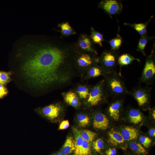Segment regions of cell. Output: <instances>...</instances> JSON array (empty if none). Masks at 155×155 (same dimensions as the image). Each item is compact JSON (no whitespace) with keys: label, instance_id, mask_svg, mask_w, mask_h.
Here are the masks:
<instances>
[{"label":"cell","instance_id":"obj_1","mask_svg":"<svg viewBox=\"0 0 155 155\" xmlns=\"http://www.w3.org/2000/svg\"><path fill=\"white\" fill-rule=\"evenodd\" d=\"M61 38L56 43H29L18 52L20 73L34 87L44 89L69 84L75 73L73 44Z\"/></svg>","mask_w":155,"mask_h":155},{"label":"cell","instance_id":"obj_2","mask_svg":"<svg viewBox=\"0 0 155 155\" xmlns=\"http://www.w3.org/2000/svg\"><path fill=\"white\" fill-rule=\"evenodd\" d=\"M105 84L109 94L114 96L129 94V91L120 75L116 71L107 74L104 77Z\"/></svg>","mask_w":155,"mask_h":155},{"label":"cell","instance_id":"obj_3","mask_svg":"<svg viewBox=\"0 0 155 155\" xmlns=\"http://www.w3.org/2000/svg\"><path fill=\"white\" fill-rule=\"evenodd\" d=\"M74 57V64L76 70L82 75L85 74L91 66L98 63L97 55L77 50Z\"/></svg>","mask_w":155,"mask_h":155},{"label":"cell","instance_id":"obj_4","mask_svg":"<svg viewBox=\"0 0 155 155\" xmlns=\"http://www.w3.org/2000/svg\"><path fill=\"white\" fill-rule=\"evenodd\" d=\"M109 94L104 80H101L92 87L86 99V104L89 107L96 106L105 100Z\"/></svg>","mask_w":155,"mask_h":155},{"label":"cell","instance_id":"obj_5","mask_svg":"<svg viewBox=\"0 0 155 155\" xmlns=\"http://www.w3.org/2000/svg\"><path fill=\"white\" fill-rule=\"evenodd\" d=\"M119 56L118 50H105L98 57V64L103 68L107 74L115 72Z\"/></svg>","mask_w":155,"mask_h":155},{"label":"cell","instance_id":"obj_6","mask_svg":"<svg viewBox=\"0 0 155 155\" xmlns=\"http://www.w3.org/2000/svg\"><path fill=\"white\" fill-rule=\"evenodd\" d=\"M155 78V57L154 50L146 59L140 82L147 85L153 84Z\"/></svg>","mask_w":155,"mask_h":155},{"label":"cell","instance_id":"obj_7","mask_svg":"<svg viewBox=\"0 0 155 155\" xmlns=\"http://www.w3.org/2000/svg\"><path fill=\"white\" fill-rule=\"evenodd\" d=\"M152 88L147 86H137L129 91L141 107H145L149 103Z\"/></svg>","mask_w":155,"mask_h":155},{"label":"cell","instance_id":"obj_8","mask_svg":"<svg viewBox=\"0 0 155 155\" xmlns=\"http://www.w3.org/2000/svg\"><path fill=\"white\" fill-rule=\"evenodd\" d=\"M62 106L60 104H52L35 110L36 112L52 122L56 121L63 111Z\"/></svg>","mask_w":155,"mask_h":155},{"label":"cell","instance_id":"obj_9","mask_svg":"<svg viewBox=\"0 0 155 155\" xmlns=\"http://www.w3.org/2000/svg\"><path fill=\"white\" fill-rule=\"evenodd\" d=\"M98 6L111 17L119 14L121 12L123 7L121 1L117 0H102L99 3Z\"/></svg>","mask_w":155,"mask_h":155},{"label":"cell","instance_id":"obj_10","mask_svg":"<svg viewBox=\"0 0 155 155\" xmlns=\"http://www.w3.org/2000/svg\"><path fill=\"white\" fill-rule=\"evenodd\" d=\"M78 50L97 55V53L90 36L83 34L80 35L77 42L74 44Z\"/></svg>","mask_w":155,"mask_h":155},{"label":"cell","instance_id":"obj_11","mask_svg":"<svg viewBox=\"0 0 155 155\" xmlns=\"http://www.w3.org/2000/svg\"><path fill=\"white\" fill-rule=\"evenodd\" d=\"M93 124L95 128L105 130L108 127L109 121L106 115L101 112H97L94 114Z\"/></svg>","mask_w":155,"mask_h":155},{"label":"cell","instance_id":"obj_12","mask_svg":"<svg viewBox=\"0 0 155 155\" xmlns=\"http://www.w3.org/2000/svg\"><path fill=\"white\" fill-rule=\"evenodd\" d=\"M85 78L89 79L100 76H105L107 74L103 68L98 63L92 66L87 70L85 74Z\"/></svg>","mask_w":155,"mask_h":155},{"label":"cell","instance_id":"obj_13","mask_svg":"<svg viewBox=\"0 0 155 155\" xmlns=\"http://www.w3.org/2000/svg\"><path fill=\"white\" fill-rule=\"evenodd\" d=\"M63 94L64 100L67 104L75 108L80 106L79 98L75 92L70 91Z\"/></svg>","mask_w":155,"mask_h":155},{"label":"cell","instance_id":"obj_14","mask_svg":"<svg viewBox=\"0 0 155 155\" xmlns=\"http://www.w3.org/2000/svg\"><path fill=\"white\" fill-rule=\"evenodd\" d=\"M122 101L117 100L111 103L108 109V112L110 117L118 121L120 116L122 106Z\"/></svg>","mask_w":155,"mask_h":155},{"label":"cell","instance_id":"obj_15","mask_svg":"<svg viewBox=\"0 0 155 155\" xmlns=\"http://www.w3.org/2000/svg\"><path fill=\"white\" fill-rule=\"evenodd\" d=\"M138 131L133 127L127 126L121 131V134L124 140L130 141L136 139L138 135Z\"/></svg>","mask_w":155,"mask_h":155},{"label":"cell","instance_id":"obj_16","mask_svg":"<svg viewBox=\"0 0 155 155\" xmlns=\"http://www.w3.org/2000/svg\"><path fill=\"white\" fill-rule=\"evenodd\" d=\"M75 150V142L73 137L68 136L60 152L63 155H68L74 152Z\"/></svg>","mask_w":155,"mask_h":155},{"label":"cell","instance_id":"obj_17","mask_svg":"<svg viewBox=\"0 0 155 155\" xmlns=\"http://www.w3.org/2000/svg\"><path fill=\"white\" fill-rule=\"evenodd\" d=\"M108 134V141L113 145L116 146L121 144L125 141L121 133L115 130H111Z\"/></svg>","mask_w":155,"mask_h":155},{"label":"cell","instance_id":"obj_18","mask_svg":"<svg viewBox=\"0 0 155 155\" xmlns=\"http://www.w3.org/2000/svg\"><path fill=\"white\" fill-rule=\"evenodd\" d=\"M92 87L87 85H79L76 87L75 92L79 98L86 99Z\"/></svg>","mask_w":155,"mask_h":155},{"label":"cell","instance_id":"obj_19","mask_svg":"<svg viewBox=\"0 0 155 155\" xmlns=\"http://www.w3.org/2000/svg\"><path fill=\"white\" fill-rule=\"evenodd\" d=\"M151 20L150 18L147 22L144 23L130 24L125 23L124 25L133 28L141 36H142L147 33V26Z\"/></svg>","mask_w":155,"mask_h":155},{"label":"cell","instance_id":"obj_20","mask_svg":"<svg viewBox=\"0 0 155 155\" xmlns=\"http://www.w3.org/2000/svg\"><path fill=\"white\" fill-rule=\"evenodd\" d=\"M136 60L140 62V60L137 58L134 57L129 53L123 54L119 55L118 59V65L122 67L130 64L133 61Z\"/></svg>","mask_w":155,"mask_h":155},{"label":"cell","instance_id":"obj_21","mask_svg":"<svg viewBox=\"0 0 155 155\" xmlns=\"http://www.w3.org/2000/svg\"><path fill=\"white\" fill-rule=\"evenodd\" d=\"M128 115L130 121L135 124H137L142 120L143 117L141 112L135 109H130L128 112Z\"/></svg>","mask_w":155,"mask_h":155},{"label":"cell","instance_id":"obj_22","mask_svg":"<svg viewBox=\"0 0 155 155\" xmlns=\"http://www.w3.org/2000/svg\"><path fill=\"white\" fill-rule=\"evenodd\" d=\"M58 26L61 30L59 31L62 36H68L76 34L75 30L72 28L68 22H63L59 24Z\"/></svg>","mask_w":155,"mask_h":155},{"label":"cell","instance_id":"obj_23","mask_svg":"<svg viewBox=\"0 0 155 155\" xmlns=\"http://www.w3.org/2000/svg\"><path fill=\"white\" fill-rule=\"evenodd\" d=\"M153 38L152 37L148 36L147 33L141 36L138 44L137 49V51L141 52L144 56H146V54L145 51V47L148 42L150 40H152Z\"/></svg>","mask_w":155,"mask_h":155},{"label":"cell","instance_id":"obj_24","mask_svg":"<svg viewBox=\"0 0 155 155\" xmlns=\"http://www.w3.org/2000/svg\"><path fill=\"white\" fill-rule=\"evenodd\" d=\"M90 36L94 44H97L100 46H103L102 42L104 40L103 35L93 28H91V34Z\"/></svg>","mask_w":155,"mask_h":155},{"label":"cell","instance_id":"obj_25","mask_svg":"<svg viewBox=\"0 0 155 155\" xmlns=\"http://www.w3.org/2000/svg\"><path fill=\"white\" fill-rule=\"evenodd\" d=\"M90 143L84 140L83 143L77 151L74 152L73 155H91Z\"/></svg>","mask_w":155,"mask_h":155},{"label":"cell","instance_id":"obj_26","mask_svg":"<svg viewBox=\"0 0 155 155\" xmlns=\"http://www.w3.org/2000/svg\"><path fill=\"white\" fill-rule=\"evenodd\" d=\"M108 42L111 47V49L117 51L118 50L122 45L123 39L120 35L117 34L116 37Z\"/></svg>","mask_w":155,"mask_h":155},{"label":"cell","instance_id":"obj_27","mask_svg":"<svg viewBox=\"0 0 155 155\" xmlns=\"http://www.w3.org/2000/svg\"><path fill=\"white\" fill-rule=\"evenodd\" d=\"M81 136L84 140L90 143L94 140L96 134L88 130H79Z\"/></svg>","mask_w":155,"mask_h":155},{"label":"cell","instance_id":"obj_28","mask_svg":"<svg viewBox=\"0 0 155 155\" xmlns=\"http://www.w3.org/2000/svg\"><path fill=\"white\" fill-rule=\"evenodd\" d=\"M130 147L133 151L138 154L146 155L148 154L146 150L139 143L132 142L130 143Z\"/></svg>","mask_w":155,"mask_h":155},{"label":"cell","instance_id":"obj_29","mask_svg":"<svg viewBox=\"0 0 155 155\" xmlns=\"http://www.w3.org/2000/svg\"><path fill=\"white\" fill-rule=\"evenodd\" d=\"M77 119L79 125L82 127H85L90 123L89 117L84 114L80 113L78 114L77 117Z\"/></svg>","mask_w":155,"mask_h":155},{"label":"cell","instance_id":"obj_30","mask_svg":"<svg viewBox=\"0 0 155 155\" xmlns=\"http://www.w3.org/2000/svg\"><path fill=\"white\" fill-rule=\"evenodd\" d=\"M104 147V142L101 139H98L93 142V148L97 152H100Z\"/></svg>","mask_w":155,"mask_h":155},{"label":"cell","instance_id":"obj_31","mask_svg":"<svg viewBox=\"0 0 155 155\" xmlns=\"http://www.w3.org/2000/svg\"><path fill=\"white\" fill-rule=\"evenodd\" d=\"M11 75L10 72L0 71V84L3 85L9 82Z\"/></svg>","mask_w":155,"mask_h":155},{"label":"cell","instance_id":"obj_32","mask_svg":"<svg viewBox=\"0 0 155 155\" xmlns=\"http://www.w3.org/2000/svg\"><path fill=\"white\" fill-rule=\"evenodd\" d=\"M139 141L143 146L146 148H148L152 142L151 139L148 137L142 136L140 137Z\"/></svg>","mask_w":155,"mask_h":155},{"label":"cell","instance_id":"obj_33","mask_svg":"<svg viewBox=\"0 0 155 155\" xmlns=\"http://www.w3.org/2000/svg\"><path fill=\"white\" fill-rule=\"evenodd\" d=\"M69 125V123L68 120L63 121L60 125L59 129L60 130L65 129L68 127Z\"/></svg>","mask_w":155,"mask_h":155},{"label":"cell","instance_id":"obj_34","mask_svg":"<svg viewBox=\"0 0 155 155\" xmlns=\"http://www.w3.org/2000/svg\"><path fill=\"white\" fill-rule=\"evenodd\" d=\"M7 93L6 88L3 85L0 84V98L3 97Z\"/></svg>","mask_w":155,"mask_h":155},{"label":"cell","instance_id":"obj_35","mask_svg":"<svg viewBox=\"0 0 155 155\" xmlns=\"http://www.w3.org/2000/svg\"><path fill=\"white\" fill-rule=\"evenodd\" d=\"M116 150L115 148H109L106 151V155H116Z\"/></svg>","mask_w":155,"mask_h":155},{"label":"cell","instance_id":"obj_36","mask_svg":"<svg viewBox=\"0 0 155 155\" xmlns=\"http://www.w3.org/2000/svg\"><path fill=\"white\" fill-rule=\"evenodd\" d=\"M149 134L151 137H154L155 135V129H150L149 132Z\"/></svg>","mask_w":155,"mask_h":155},{"label":"cell","instance_id":"obj_37","mask_svg":"<svg viewBox=\"0 0 155 155\" xmlns=\"http://www.w3.org/2000/svg\"><path fill=\"white\" fill-rule=\"evenodd\" d=\"M152 115L153 117V119H155V109H153L152 111Z\"/></svg>","mask_w":155,"mask_h":155},{"label":"cell","instance_id":"obj_38","mask_svg":"<svg viewBox=\"0 0 155 155\" xmlns=\"http://www.w3.org/2000/svg\"><path fill=\"white\" fill-rule=\"evenodd\" d=\"M52 155H63L60 152H58L53 154Z\"/></svg>","mask_w":155,"mask_h":155}]
</instances>
